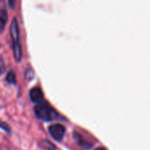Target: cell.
<instances>
[{"instance_id":"6da1fadb","label":"cell","mask_w":150,"mask_h":150,"mask_svg":"<svg viewBox=\"0 0 150 150\" xmlns=\"http://www.w3.org/2000/svg\"><path fill=\"white\" fill-rule=\"evenodd\" d=\"M35 113L39 119L47 122L56 120L58 117V113L48 103L45 102L38 103L35 107Z\"/></svg>"},{"instance_id":"277c9868","label":"cell","mask_w":150,"mask_h":150,"mask_svg":"<svg viewBox=\"0 0 150 150\" xmlns=\"http://www.w3.org/2000/svg\"><path fill=\"white\" fill-rule=\"evenodd\" d=\"M10 33L13 40V44H16L20 42V38H19V25L17 20L14 18L11 23L10 27Z\"/></svg>"},{"instance_id":"30bf717a","label":"cell","mask_w":150,"mask_h":150,"mask_svg":"<svg viewBox=\"0 0 150 150\" xmlns=\"http://www.w3.org/2000/svg\"><path fill=\"white\" fill-rule=\"evenodd\" d=\"M95 150H106L105 148H103V147H97L96 149H95Z\"/></svg>"},{"instance_id":"8fae6325","label":"cell","mask_w":150,"mask_h":150,"mask_svg":"<svg viewBox=\"0 0 150 150\" xmlns=\"http://www.w3.org/2000/svg\"><path fill=\"white\" fill-rule=\"evenodd\" d=\"M2 72H3V71H2V70H1V69H0V74H1Z\"/></svg>"},{"instance_id":"7a4b0ae2","label":"cell","mask_w":150,"mask_h":150,"mask_svg":"<svg viewBox=\"0 0 150 150\" xmlns=\"http://www.w3.org/2000/svg\"><path fill=\"white\" fill-rule=\"evenodd\" d=\"M49 132L51 135V137L57 140V141H60L63 139L64 136V133H65V128L64 125H60V124H54V125H51L50 127H49Z\"/></svg>"},{"instance_id":"9c48e42d","label":"cell","mask_w":150,"mask_h":150,"mask_svg":"<svg viewBox=\"0 0 150 150\" xmlns=\"http://www.w3.org/2000/svg\"><path fill=\"white\" fill-rule=\"evenodd\" d=\"M16 4V0H8V6L11 9H14Z\"/></svg>"},{"instance_id":"8992f818","label":"cell","mask_w":150,"mask_h":150,"mask_svg":"<svg viewBox=\"0 0 150 150\" xmlns=\"http://www.w3.org/2000/svg\"><path fill=\"white\" fill-rule=\"evenodd\" d=\"M6 81L11 84H15L16 83V76H15V73L13 71L8 72L7 76H6Z\"/></svg>"},{"instance_id":"ba28073f","label":"cell","mask_w":150,"mask_h":150,"mask_svg":"<svg viewBox=\"0 0 150 150\" xmlns=\"http://www.w3.org/2000/svg\"><path fill=\"white\" fill-rule=\"evenodd\" d=\"M0 128L3 129V130H5V131L7 132H10V127H9V125H6V123L2 122V121H0Z\"/></svg>"},{"instance_id":"3957f363","label":"cell","mask_w":150,"mask_h":150,"mask_svg":"<svg viewBox=\"0 0 150 150\" xmlns=\"http://www.w3.org/2000/svg\"><path fill=\"white\" fill-rule=\"evenodd\" d=\"M29 97H30V100L35 103H41L43 102V98H44V96H43V93L42 91V89L38 87H35V88H33L30 92H29Z\"/></svg>"},{"instance_id":"52a82bcc","label":"cell","mask_w":150,"mask_h":150,"mask_svg":"<svg viewBox=\"0 0 150 150\" xmlns=\"http://www.w3.org/2000/svg\"><path fill=\"white\" fill-rule=\"evenodd\" d=\"M44 146H47L48 150H56V146L52 143H50L49 140H47V139L44 140Z\"/></svg>"},{"instance_id":"5b68a950","label":"cell","mask_w":150,"mask_h":150,"mask_svg":"<svg viewBox=\"0 0 150 150\" xmlns=\"http://www.w3.org/2000/svg\"><path fill=\"white\" fill-rule=\"evenodd\" d=\"M8 21V14L6 9L0 7V33H2L6 28Z\"/></svg>"}]
</instances>
